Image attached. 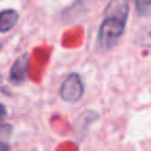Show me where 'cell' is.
Instances as JSON below:
<instances>
[{
	"instance_id": "3957f363",
	"label": "cell",
	"mask_w": 151,
	"mask_h": 151,
	"mask_svg": "<svg viewBox=\"0 0 151 151\" xmlns=\"http://www.w3.org/2000/svg\"><path fill=\"white\" fill-rule=\"evenodd\" d=\"M28 70V54H22L12 66L10 69V81L13 84H21L27 75Z\"/></svg>"
},
{
	"instance_id": "5b68a950",
	"label": "cell",
	"mask_w": 151,
	"mask_h": 151,
	"mask_svg": "<svg viewBox=\"0 0 151 151\" xmlns=\"http://www.w3.org/2000/svg\"><path fill=\"white\" fill-rule=\"evenodd\" d=\"M137 44H139V46H142V47H150L151 49V27L150 28H147V29H144L138 37H137Z\"/></svg>"
},
{
	"instance_id": "277c9868",
	"label": "cell",
	"mask_w": 151,
	"mask_h": 151,
	"mask_svg": "<svg viewBox=\"0 0 151 151\" xmlns=\"http://www.w3.org/2000/svg\"><path fill=\"white\" fill-rule=\"evenodd\" d=\"M18 18H19V15L13 9H6V10L0 12V32L10 31L16 25Z\"/></svg>"
},
{
	"instance_id": "30bf717a",
	"label": "cell",
	"mask_w": 151,
	"mask_h": 151,
	"mask_svg": "<svg viewBox=\"0 0 151 151\" xmlns=\"http://www.w3.org/2000/svg\"><path fill=\"white\" fill-rule=\"evenodd\" d=\"M138 1H141V0H135V3H138Z\"/></svg>"
},
{
	"instance_id": "9c48e42d",
	"label": "cell",
	"mask_w": 151,
	"mask_h": 151,
	"mask_svg": "<svg viewBox=\"0 0 151 151\" xmlns=\"http://www.w3.org/2000/svg\"><path fill=\"white\" fill-rule=\"evenodd\" d=\"M4 116H6V107H4L3 104H0V120H1Z\"/></svg>"
},
{
	"instance_id": "7a4b0ae2",
	"label": "cell",
	"mask_w": 151,
	"mask_h": 151,
	"mask_svg": "<svg viewBox=\"0 0 151 151\" xmlns=\"http://www.w3.org/2000/svg\"><path fill=\"white\" fill-rule=\"evenodd\" d=\"M84 94V84L78 73H69L60 87V97L66 103H76Z\"/></svg>"
},
{
	"instance_id": "ba28073f",
	"label": "cell",
	"mask_w": 151,
	"mask_h": 151,
	"mask_svg": "<svg viewBox=\"0 0 151 151\" xmlns=\"http://www.w3.org/2000/svg\"><path fill=\"white\" fill-rule=\"evenodd\" d=\"M0 151H10V147H9L6 142L0 141Z\"/></svg>"
},
{
	"instance_id": "6da1fadb",
	"label": "cell",
	"mask_w": 151,
	"mask_h": 151,
	"mask_svg": "<svg viewBox=\"0 0 151 151\" xmlns=\"http://www.w3.org/2000/svg\"><path fill=\"white\" fill-rule=\"evenodd\" d=\"M128 15L129 4L126 0H110L97 35V47L100 51L110 50L119 43L125 32Z\"/></svg>"
},
{
	"instance_id": "8fae6325",
	"label": "cell",
	"mask_w": 151,
	"mask_h": 151,
	"mask_svg": "<svg viewBox=\"0 0 151 151\" xmlns=\"http://www.w3.org/2000/svg\"><path fill=\"white\" fill-rule=\"evenodd\" d=\"M0 50H1V44H0Z\"/></svg>"
},
{
	"instance_id": "52a82bcc",
	"label": "cell",
	"mask_w": 151,
	"mask_h": 151,
	"mask_svg": "<svg viewBox=\"0 0 151 151\" xmlns=\"http://www.w3.org/2000/svg\"><path fill=\"white\" fill-rule=\"evenodd\" d=\"M137 7H138L141 12H144L145 9L151 7V0H141V1H138V3H137Z\"/></svg>"
},
{
	"instance_id": "8992f818",
	"label": "cell",
	"mask_w": 151,
	"mask_h": 151,
	"mask_svg": "<svg viewBox=\"0 0 151 151\" xmlns=\"http://www.w3.org/2000/svg\"><path fill=\"white\" fill-rule=\"evenodd\" d=\"M10 132H12V126L10 125H1L0 126V138H6Z\"/></svg>"
}]
</instances>
